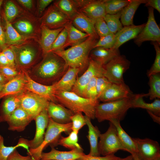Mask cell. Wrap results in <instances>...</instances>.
<instances>
[{
    "mask_svg": "<svg viewBox=\"0 0 160 160\" xmlns=\"http://www.w3.org/2000/svg\"><path fill=\"white\" fill-rule=\"evenodd\" d=\"M8 81L0 72V84L4 85Z\"/></svg>",
    "mask_w": 160,
    "mask_h": 160,
    "instance_id": "cell-59",
    "label": "cell"
},
{
    "mask_svg": "<svg viewBox=\"0 0 160 160\" xmlns=\"http://www.w3.org/2000/svg\"><path fill=\"white\" fill-rule=\"evenodd\" d=\"M55 95L58 103L74 113H83L91 119L95 118V108L99 103L98 100L84 97L71 91H55Z\"/></svg>",
    "mask_w": 160,
    "mask_h": 160,
    "instance_id": "cell-3",
    "label": "cell"
},
{
    "mask_svg": "<svg viewBox=\"0 0 160 160\" xmlns=\"http://www.w3.org/2000/svg\"><path fill=\"white\" fill-rule=\"evenodd\" d=\"M71 22L70 19L54 4L48 8L42 17L41 26L57 29L64 28Z\"/></svg>",
    "mask_w": 160,
    "mask_h": 160,
    "instance_id": "cell-13",
    "label": "cell"
},
{
    "mask_svg": "<svg viewBox=\"0 0 160 160\" xmlns=\"http://www.w3.org/2000/svg\"><path fill=\"white\" fill-rule=\"evenodd\" d=\"M4 85L0 84V92L2 90L4 87Z\"/></svg>",
    "mask_w": 160,
    "mask_h": 160,
    "instance_id": "cell-63",
    "label": "cell"
},
{
    "mask_svg": "<svg viewBox=\"0 0 160 160\" xmlns=\"http://www.w3.org/2000/svg\"><path fill=\"white\" fill-rule=\"evenodd\" d=\"M72 131L79 132L84 125H86L85 116L82 113L78 112L74 113L71 117Z\"/></svg>",
    "mask_w": 160,
    "mask_h": 160,
    "instance_id": "cell-43",
    "label": "cell"
},
{
    "mask_svg": "<svg viewBox=\"0 0 160 160\" xmlns=\"http://www.w3.org/2000/svg\"><path fill=\"white\" fill-rule=\"evenodd\" d=\"M119 160H133V158L132 155L124 158H121Z\"/></svg>",
    "mask_w": 160,
    "mask_h": 160,
    "instance_id": "cell-60",
    "label": "cell"
},
{
    "mask_svg": "<svg viewBox=\"0 0 160 160\" xmlns=\"http://www.w3.org/2000/svg\"><path fill=\"white\" fill-rule=\"evenodd\" d=\"M132 155L133 156V160H140L137 157L135 153L133 154H132Z\"/></svg>",
    "mask_w": 160,
    "mask_h": 160,
    "instance_id": "cell-61",
    "label": "cell"
},
{
    "mask_svg": "<svg viewBox=\"0 0 160 160\" xmlns=\"http://www.w3.org/2000/svg\"><path fill=\"white\" fill-rule=\"evenodd\" d=\"M27 79L24 71L4 85L0 92V100L8 96L19 95L25 91Z\"/></svg>",
    "mask_w": 160,
    "mask_h": 160,
    "instance_id": "cell-17",
    "label": "cell"
},
{
    "mask_svg": "<svg viewBox=\"0 0 160 160\" xmlns=\"http://www.w3.org/2000/svg\"><path fill=\"white\" fill-rule=\"evenodd\" d=\"M121 11L114 14H106L104 17V20L110 33L115 34L123 28V25L120 20Z\"/></svg>",
    "mask_w": 160,
    "mask_h": 160,
    "instance_id": "cell-37",
    "label": "cell"
},
{
    "mask_svg": "<svg viewBox=\"0 0 160 160\" xmlns=\"http://www.w3.org/2000/svg\"><path fill=\"white\" fill-rule=\"evenodd\" d=\"M129 0H104L106 14L112 15L121 11Z\"/></svg>",
    "mask_w": 160,
    "mask_h": 160,
    "instance_id": "cell-39",
    "label": "cell"
},
{
    "mask_svg": "<svg viewBox=\"0 0 160 160\" xmlns=\"http://www.w3.org/2000/svg\"><path fill=\"white\" fill-rule=\"evenodd\" d=\"M116 40L115 34L110 33L105 36L100 37L93 48L98 47L107 49L113 48L115 44Z\"/></svg>",
    "mask_w": 160,
    "mask_h": 160,
    "instance_id": "cell-42",
    "label": "cell"
},
{
    "mask_svg": "<svg viewBox=\"0 0 160 160\" xmlns=\"http://www.w3.org/2000/svg\"><path fill=\"white\" fill-rule=\"evenodd\" d=\"M145 96H148L147 93L135 94L132 101V108L145 109L160 116V99H156L153 102L148 103L143 100V98Z\"/></svg>",
    "mask_w": 160,
    "mask_h": 160,
    "instance_id": "cell-31",
    "label": "cell"
},
{
    "mask_svg": "<svg viewBox=\"0 0 160 160\" xmlns=\"http://www.w3.org/2000/svg\"><path fill=\"white\" fill-rule=\"evenodd\" d=\"M104 72L103 66L89 58L87 68L81 75L78 77L76 83L71 91L85 98V89L90 80L94 77L97 78L104 76Z\"/></svg>",
    "mask_w": 160,
    "mask_h": 160,
    "instance_id": "cell-9",
    "label": "cell"
},
{
    "mask_svg": "<svg viewBox=\"0 0 160 160\" xmlns=\"http://www.w3.org/2000/svg\"><path fill=\"white\" fill-rule=\"evenodd\" d=\"M3 98L0 106V123L6 122L12 113L20 106L19 95L9 96Z\"/></svg>",
    "mask_w": 160,
    "mask_h": 160,
    "instance_id": "cell-26",
    "label": "cell"
},
{
    "mask_svg": "<svg viewBox=\"0 0 160 160\" xmlns=\"http://www.w3.org/2000/svg\"><path fill=\"white\" fill-rule=\"evenodd\" d=\"M86 124L88 128V135L87 136L90 146V151L88 154L92 156H100L98 150V140L101 133L97 126H94L91 119L85 115Z\"/></svg>",
    "mask_w": 160,
    "mask_h": 160,
    "instance_id": "cell-28",
    "label": "cell"
},
{
    "mask_svg": "<svg viewBox=\"0 0 160 160\" xmlns=\"http://www.w3.org/2000/svg\"><path fill=\"white\" fill-rule=\"evenodd\" d=\"M20 107L34 120L43 110L47 109L49 101L32 92L25 91L19 95Z\"/></svg>",
    "mask_w": 160,
    "mask_h": 160,
    "instance_id": "cell-10",
    "label": "cell"
},
{
    "mask_svg": "<svg viewBox=\"0 0 160 160\" xmlns=\"http://www.w3.org/2000/svg\"><path fill=\"white\" fill-rule=\"evenodd\" d=\"M15 26L17 30L21 33L26 34L32 33L33 28L29 22L25 20H20L16 22Z\"/></svg>",
    "mask_w": 160,
    "mask_h": 160,
    "instance_id": "cell-48",
    "label": "cell"
},
{
    "mask_svg": "<svg viewBox=\"0 0 160 160\" xmlns=\"http://www.w3.org/2000/svg\"><path fill=\"white\" fill-rule=\"evenodd\" d=\"M146 7H151L156 9L160 13V0H147L145 4Z\"/></svg>",
    "mask_w": 160,
    "mask_h": 160,
    "instance_id": "cell-54",
    "label": "cell"
},
{
    "mask_svg": "<svg viewBox=\"0 0 160 160\" xmlns=\"http://www.w3.org/2000/svg\"><path fill=\"white\" fill-rule=\"evenodd\" d=\"M54 5L70 20L79 11L75 0H59Z\"/></svg>",
    "mask_w": 160,
    "mask_h": 160,
    "instance_id": "cell-33",
    "label": "cell"
},
{
    "mask_svg": "<svg viewBox=\"0 0 160 160\" xmlns=\"http://www.w3.org/2000/svg\"><path fill=\"white\" fill-rule=\"evenodd\" d=\"M10 46L14 54L16 68L20 71H27L34 63L39 56V51L29 44Z\"/></svg>",
    "mask_w": 160,
    "mask_h": 160,
    "instance_id": "cell-6",
    "label": "cell"
},
{
    "mask_svg": "<svg viewBox=\"0 0 160 160\" xmlns=\"http://www.w3.org/2000/svg\"><path fill=\"white\" fill-rule=\"evenodd\" d=\"M2 52L7 59L9 66L17 69L16 67L14 54L11 48L10 47H7L4 49Z\"/></svg>",
    "mask_w": 160,
    "mask_h": 160,
    "instance_id": "cell-51",
    "label": "cell"
},
{
    "mask_svg": "<svg viewBox=\"0 0 160 160\" xmlns=\"http://www.w3.org/2000/svg\"><path fill=\"white\" fill-rule=\"evenodd\" d=\"M65 27L67 30V36L65 43L61 50L65 49L68 46L72 47L83 42L89 36L75 28L71 22Z\"/></svg>",
    "mask_w": 160,
    "mask_h": 160,
    "instance_id": "cell-29",
    "label": "cell"
},
{
    "mask_svg": "<svg viewBox=\"0 0 160 160\" xmlns=\"http://www.w3.org/2000/svg\"><path fill=\"white\" fill-rule=\"evenodd\" d=\"M80 73L79 69L68 67L61 78L52 84L55 91L70 92L74 86Z\"/></svg>",
    "mask_w": 160,
    "mask_h": 160,
    "instance_id": "cell-21",
    "label": "cell"
},
{
    "mask_svg": "<svg viewBox=\"0 0 160 160\" xmlns=\"http://www.w3.org/2000/svg\"><path fill=\"white\" fill-rule=\"evenodd\" d=\"M33 119L20 106L16 109L10 115L7 122L8 129L10 131L21 132Z\"/></svg>",
    "mask_w": 160,
    "mask_h": 160,
    "instance_id": "cell-18",
    "label": "cell"
},
{
    "mask_svg": "<svg viewBox=\"0 0 160 160\" xmlns=\"http://www.w3.org/2000/svg\"><path fill=\"white\" fill-rule=\"evenodd\" d=\"M147 111L154 121L160 124V116L156 115L149 111L147 110Z\"/></svg>",
    "mask_w": 160,
    "mask_h": 160,
    "instance_id": "cell-58",
    "label": "cell"
},
{
    "mask_svg": "<svg viewBox=\"0 0 160 160\" xmlns=\"http://www.w3.org/2000/svg\"><path fill=\"white\" fill-rule=\"evenodd\" d=\"M137 149L136 154L140 160H153L160 156V147L156 141L146 138H132Z\"/></svg>",
    "mask_w": 160,
    "mask_h": 160,
    "instance_id": "cell-12",
    "label": "cell"
},
{
    "mask_svg": "<svg viewBox=\"0 0 160 160\" xmlns=\"http://www.w3.org/2000/svg\"><path fill=\"white\" fill-rule=\"evenodd\" d=\"M153 160H160V156L157 157Z\"/></svg>",
    "mask_w": 160,
    "mask_h": 160,
    "instance_id": "cell-62",
    "label": "cell"
},
{
    "mask_svg": "<svg viewBox=\"0 0 160 160\" xmlns=\"http://www.w3.org/2000/svg\"><path fill=\"white\" fill-rule=\"evenodd\" d=\"M18 10L15 4L11 1H7L5 6L4 17L9 22L12 20L18 15Z\"/></svg>",
    "mask_w": 160,
    "mask_h": 160,
    "instance_id": "cell-45",
    "label": "cell"
},
{
    "mask_svg": "<svg viewBox=\"0 0 160 160\" xmlns=\"http://www.w3.org/2000/svg\"><path fill=\"white\" fill-rule=\"evenodd\" d=\"M22 71L9 66H0V72L8 81L13 79Z\"/></svg>",
    "mask_w": 160,
    "mask_h": 160,
    "instance_id": "cell-49",
    "label": "cell"
},
{
    "mask_svg": "<svg viewBox=\"0 0 160 160\" xmlns=\"http://www.w3.org/2000/svg\"><path fill=\"white\" fill-rule=\"evenodd\" d=\"M150 89L147 93L150 100L160 98V75L159 73L148 76Z\"/></svg>",
    "mask_w": 160,
    "mask_h": 160,
    "instance_id": "cell-38",
    "label": "cell"
},
{
    "mask_svg": "<svg viewBox=\"0 0 160 160\" xmlns=\"http://www.w3.org/2000/svg\"><path fill=\"white\" fill-rule=\"evenodd\" d=\"M68 68L62 58L53 52H49L44 55L41 61L27 71L34 81L50 85L58 81Z\"/></svg>",
    "mask_w": 160,
    "mask_h": 160,
    "instance_id": "cell-1",
    "label": "cell"
},
{
    "mask_svg": "<svg viewBox=\"0 0 160 160\" xmlns=\"http://www.w3.org/2000/svg\"><path fill=\"white\" fill-rule=\"evenodd\" d=\"M71 126V122L60 124L54 122L49 117L48 126L43 143L36 149H29L27 151L28 155L31 156L34 160H41V153L46 146L50 145L52 147H54L58 145V141L61 134L64 132L69 135L72 131Z\"/></svg>",
    "mask_w": 160,
    "mask_h": 160,
    "instance_id": "cell-5",
    "label": "cell"
},
{
    "mask_svg": "<svg viewBox=\"0 0 160 160\" xmlns=\"http://www.w3.org/2000/svg\"><path fill=\"white\" fill-rule=\"evenodd\" d=\"M83 151V149H78L62 151L52 147L50 152L42 153L41 160H76L85 154Z\"/></svg>",
    "mask_w": 160,
    "mask_h": 160,
    "instance_id": "cell-20",
    "label": "cell"
},
{
    "mask_svg": "<svg viewBox=\"0 0 160 160\" xmlns=\"http://www.w3.org/2000/svg\"><path fill=\"white\" fill-rule=\"evenodd\" d=\"M79 11L94 20L103 18L106 14L104 0H91Z\"/></svg>",
    "mask_w": 160,
    "mask_h": 160,
    "instance_id": "cell-25",
    "label": "cell"
},
{
    "mask_svg": "<svg viewBox=\"0 0 160 160\" xmlns=\"http://www.w3.org/2000/svg\"><path fill=\"white\" fill-rule=\"evenodd\" d=\"M112 83L105 76L97 78L96 86L98 99L100 96Z\"/></svg>",
    "mask_w": 160,
    "mask_h": 160,
    "instance_id": "cell-47",
    "label": "cell"
},
{
    "mask_svg": "<svg viewBox=\"0 0 160 160\" xmlns=\"http://www.w3.org/2000/svg\"><path fill=\"white\" fill-rule=\"evenodd\" d=\"M99 38L89 36L83 42L66 50L53 52L62 58L68 67L79 69L80 73L86 70L88 65L89 55Z\"/></svg>",
    "mask_w": 160,
    "mask_h": 160,
    "instance_id": "cell-2",
    "label": "cell"
},
{
    "mask_svg": "<svg viewBox=\"0 0 160 160\" xmlns=\"http://www.w3.org/2000/svg\"><path fill=\"white\" fill-rule=\"evenodd\" d=\"M7 47L5 32L0 24V50L1 52Z\"/></svg>",
    "mask_w": 160,
    "mask_h": 160,
    "instance_id": "cell-55",
    "label": "cell"
},
{
    "mask_svg": "<svg viewBox=\"0 0 160 160\" xmlns=\"http://www.w3.org/2000/svg\"><path fill=\"white\" fill-rule=\"evenodd\" d=\"M145 0H129L128 4L121 11V22L123 26L133 25V19L134 15L139 6L145 4Z\"/></svg>",
    "mask_w": 160,
    "mask_h": 160,
    "instance_id": "cell-30",
    "label": "cell"
},
{
    "mask_svg": "<svg viewBox=\"0 0 160 160\" xmlns=\"http://www.w3.org/2000/svg\"><path fill=\"white\" fill-rule=\"evenodd\" d=\"M151 44L155 50L156 55L153 63L147 72L148 76L160 72V43L156 41H152Z\"/></svg>",
    "mask_w": 160,
    "mask_h": 160,
    "instance_id": "cell-40",
    "label": "cell"
},
{
    "mask_svg": "<svg viewBox=\"0 0 160 160\" xmlns=\"http://www.w3.org/2000/svg\"><path fill=\"white\" fill-rule=\"evenodd\" d=\"M121 158L114 154H111L104 156H92L85 154L82 157L76 160H119Z\"/></svg>",
    "mask_w": 160,
    "mask_h": 160,
    "instance_id": "cell-50",
    "label": "cell"
},
{
    "mask_svg": "<svg viewBox=\"0 0 160 160\" xmlns=\"http://www.w3.org/2000/svg\"><path fill=\"white\" fill-rule=\"evenodd\" d=\"M3 1V0H0V8H1V5ZM0 24H1L0 22Z\"/></svg>",
    "mask_w": 160,
    "mask_h": 160,
    "instance_id": "cell-64",
    "label": "cell"
},
{
    "mask_svg": "<svg viewBox=\"0 0 160 160\" xmlns=\"http://www.w3.org/2000/svg\"><path fill=\"white\" fill-rule=\"evenodd\" d=\"M9 66V62L2 52H0V66Z\"/></svg>",
    "mask_w": 160,
    "mask_h": 160,
    "instance_id": "cell-56",
    "label": "cell"
},
{
    "mask_svg": "<svg viewBox=\"0 0 160 160\" xmlns=\"http://www.w3.org/2000/svg\"><path fill=\"white\" fill-rule=\"evenodd\" d=\"M115 126L119 138L122 144L126 149V151L131 154H136L137 149L135 143L131 138L122 129L120 121L114 119L109 121Z\"/></svg>",
    "mask_w": 160,
    "mask_h": 160,
    "instance_id": "cell-32",
    "label": "cell"
},
{
    "mask_svg": "<svg viewBox=\"0 0 160 160\" xmlns=\"http://www.w3.org/2000/svg\"><path fill=\"white\" fill-rule=\"evenodd\" d=\"M135 94L131 97L117 100L98 104L95 108V118L99 122L114 119L122 120L132 108Z\"/></svg>",
    "mask_w": 160,
    "mask_h": 160,
    "instance_id": "cell-4",
    "label": "cell"
},
{
    "mask_svg": "<svg viewBox=\"0 0 160 160\" xmlns=\"http://www.w3.org/2000/svg\"><path fill=\"white\" fill-rule=\"evenodd\" d=\"M49 119L47 109L42 111L34 119L36 125V132L33 138L28 141L29 149H36L43 143Z\"/></svg>",
    "mask_w": 160,
    "mask_h": 160,
    "instance_id": "cell-14",
    "label": "cell"
},
{
    "mask_svg": "<svg viewBox=\"0 0 160 160\" xmlns=\"http://www.w3.org/2000/svg\"><path fill=\"white\" fill-rule=\"evenodd\" d=\"M67 34V29L65 27L57 36L48 52L61 50L66 41Z\"/></svg>",
    "mask_w": 160,
    "mask_h": 160,
    "instance_id": "cell-41",
    "label": "cell"
},
{
    "mask_svg": "<svg viewBox=\"0 0 160 160\" xmlns=\"http://www.w3.org/2000/svg\"><path fill=\"white\" fill-rule=\"evenodd\" d=\"M5 22L6 31L5 32L7 45H17L24 40V37L20 35L13 27L10 22L4 17Z\"/></svg>",
    "mask_w": 160,
    "mask_h": 160,
    "instance_id": "cell-35",
    "label": "cell"
},
{
    "mask_svg": "<svg viewBox=\"0 0 160 160\" xmlns=\"http://www.w3.org/2000/svg\"><path fill=\"white\" fill-rule=\"evenodd\" d=\"M145 23L139 25L124 26L115 34L116 40L113 48L119 49L122 44L132 39H134L140 32Z\"/></svg>",
    "mask_w": 160,
    "mask_h": 160,
    "instance_id": "cell-22",
    "label": "cell"
},
{
    "mask_svg": "<svg viewBox=\"0 0 160 160\" xmlns=\"http://www.w3.org/2000/svg\"><path fill=\"white\" fill-rule=\"evenodd\" d=\"M97 77H93L87 84L85 89V97L93 100H98L96 86Z\"/></svg>",
    "mask_w": 160,
    "mask_h": 160,
    "instance_id": "cell-44",
    "label": "cell"
},
{
    "mask_svg": "<svg viewBox=\"0 0 160 160\" xmlns=\"http://www.w3.org/2000/svg\"><path fill=\"white\" fill-rule=\"evenodd\" d=\"M95 27L97 33L99 37L105 36L110 33L103 18L95 20Z\"/></svg>",
    "mask_w": 160,
    "mask_h": 160,
    "instance_id": "cell-46",
    "label": "cell"
},
{
    "mask_svg": "<svg viewBox=\"0 0 160 160\" xmlns=\"http://www.w3.org/2000/svg\"><path fill=\"white\" fill-rule=\"evenodd\" d=\"M71 20L73 25L79 30L89 36L99 38L95 27V20L88 17L79 11Z\"/></svg>",
    "mask_w": 160,
    "mask_h": 160,
    "instance_id": "cell-23",
    "label": "cell"
},
{
    "mask_svg": "<svg viewBox=\"0 0 160 160\" xmlns=\"http://www.w3.org/2000/svg\"><path fill=\"white\" fill-rule=\"evenodd\" d=\"M28 141L27 139L21 138L19 139L16 145L6 146L4 145L3 137L0 135V160H7L10 155L18 147H23L28 151L29 149Z\"/></svg>",
    "mask_w": 160,
    "mask_h": 160,
    "instance_id": "cell-34",
    "label": "cell"
},
{
    "mask_svg": "<svg viewBox=\"0 0 160 160\" xmlns=\"http://www.w3.org/2000/svg\"><path fill=\"white\" fill-rule=\"evenodd\" d=\"M99 138L98 148L100 155L105 156L114 154L119 150L126 151L119 138L115 126L110 122L107 131L100 133Z\"/></svg>",
    "mask_w": 160,
    "mask_h": 160,
    "instance_id": "cell-7",
    "label": "cell"
},
{
    "mask_svg": "<svg viewBox=\"0 0 160 160\" xmlns=\"http://www.w3.org/2000/svg\"><path fill=\"white\" fill-rule=\"evenodd\" d=\"M47 110L49 118L54 122L62 124L71 122V117L74 114L60 104L51 102H49Z\"/></svg>",
    "mask_w": 160,
    "mask_h": 160,
    "instance_id": "cell-19",
    "label": "cell"
},
{
    "mask_svg": "<svg viewBox=\"0 0 160 160\" xmlns=\"http://www.w3.org/2000/svg\"><path fill=\"white\" fill-rule=\"evenodd\" d=\"M7 160H34L29 155L24 156L20 155L17 149L15 150L9 156Z\"/></svg>",
    "mask_w": 160,
    "mask_h": 160,
    "instance_id": "cell-52",
    "label": "cell"
},
{
    "mask_svg": "<svg viewBox=\"0 0 160 160\" xmlns=\"http://www.w3.org/2000/svg\"><path fill=\"white\" fill-rule=\"evenodd\" d=\"M17 1L28 9H31L33 6V1L31 0H18Z\"/></svg>",
    "mask_w": 160,
    "mask_h": 160,
    "instance_id": "cell-57",
    "label": "cell"
},
{
    "mask_svg": "<svg viewBox=\"0 0 160 160\" xmlns=\"http://www.w3.org/2000/svg\"><path fill=\"white\" fill-rule=\"evenodd\" d=\"M148 14L147 23L134 39V43L139 47L147 41H156L160 43V29L155 20L153 8L148 7Z\"/></svg>",
    "mask_w": 160,
    "mask_h": 160,
    "instance_id": "cell-11",
    "label": "cell"
},
{
    "mask_svg": "<svg viewBox=\"0 0 160 160\" xmlns=\"http://www.w3.org/2000/svg\"><path fill=\"white\" fill-rule=\"evenodd\" d=\"M120 55L119 49L98 47L93 48L91 50L89 58L104 66Z\"/></svg>",
    "mask_w": 160,
    "mask_h": 160,
    "instance_id": "cell-24",
    "label": "cell"
},
{
    "mask_svg": "<svg viewBox=\"0 0 160 160\" xmlns=\"http://www.w3.org/2000/svg\"><path fill=\"white\" fill-rule=\"evenodd\" d=\"M24 71L27 81L25 87V91L35 94L49 102L58 103L55 96V91L52 85H47L38 83L30 77L27 71Z\"/></svg>",
    "mask_w": 160,
    "mask_h": 160,
    "instance_id": "cell-16",
    "label": "cell"
},
{
    "mask_svg": "<svg viewBox=\"0 0 160 160\" xmlns=\"http://www.w3.org/2000/svg\"><path fill=\"white\" fill-rule=\"evenodd\" d=\"M54 1L53 0H40L39 1L38 13L40 15L42 14L45 8L51 3Z\"/></svg>",
    "mask_w": 160,
    "mask_h": 160,
    "instance_id": "cell-53",
    "label": "cell"
},
{
    "mask_svg": "<svg viewBox=\"0 0 160 160\" xmlns=\"http://www.w3.org/2000/svg\"><path fill=\"white\" fill-rule=\"evenodd\" d=\"M79 132L72 131L66 137L61 136L58 141V145H60L71 150L83 149L78 143Z\"/></svg>",
    "mask_w": 160,
    "mask_h": 160,
    "instance_id": "cell-36",
    "label": "cell"
},
{
    "mask_svg": "<svg viewBox=\"0 0 160 160\" xmlns=\"http://www.w3.org/2000/svg\"><path fill=\"white\" fill-rule=\"evenodd\" d=\"M130 64V62L125 56L120 55L103 66L104 76L111 83H124L123 74L129 68Z\"/></svg>",
    "mask_w": 160,
    "mask_h": 160,
    "instance_id": "cell-8",
    "label": "cell"
},
{
    "mask_svg": "<svg viewBox=\"0 0 160 160\" xmlns=\"http://www.w3.org/2000/svg\"><path fill=\"white\" fill-rule=\"evenodd\" d=\"M64 28L51 29L44 26H41L40 45L43 55L49 52L54 42Z\"/></svg>",
    "mask_w": 160,
    "mask_h": 160,
    "instance_id": "cell-27",
    "label": "cell"
},
{
    "mask_svg": "<svg viewBox=\"0 0 160 160\" xmlns=\"http://www.w3.org/2000/svg\"><path fill=\"white\" fill-rule=\"evenodd\" d=\"M129 87L125 83H112L98 98L103 103L128 98L133 95Z\"/></svg>",
    "mask_w": 160,
    "mask_h": 160,
    "instance_id": "cell-15",
    "label": "cell"
}]
</instances>
